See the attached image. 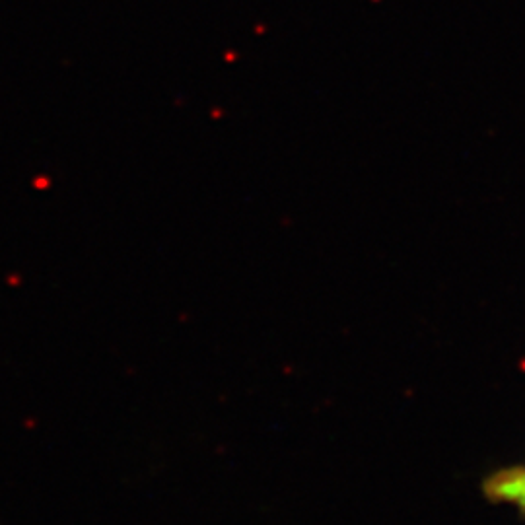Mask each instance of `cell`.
<instances>
[{"label": "cell", "instance_id": "obj_1", "mask_svg": "<svg viewBox=\"0 0 525 525\" xmlns=\"http://www.w3.org/2000/svg\"><path fill=\"white\" fill-rule=\"evenodd\" d=\"M488 500L510 504L525 515V465L496 471L483 485Z\"/></svg>", "mask_w": 525, "mask_h": 525}]
</instances>
